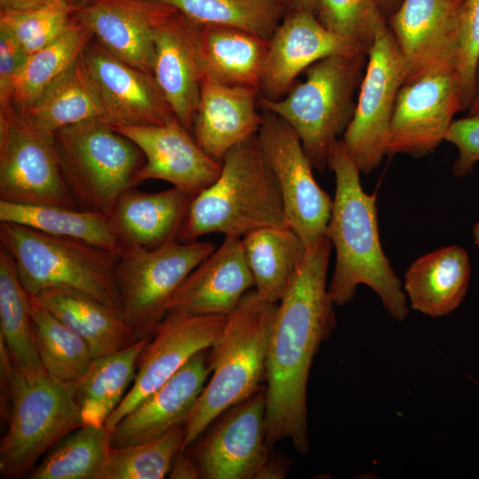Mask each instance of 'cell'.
Listing matches in <instances>:
<instances>
[{
	"mask_svg": "<svg viewBox=\"0 0 479 479\" xmlns=\"http://www.w3.org/2000/svg\"><path fill=\"white\" fill-rule=\"evenodd\" d=\"M29 301L34 334L44 371L59 382L76 384L93 359L88 344L30 295Z\"/></svg>",
	"mask_w": 479,
	"mask_h": 479,
	"instance_id": "e575fe53",
	"label": "cell"
},
{
	"mask_svg": "<svg viewBox=\"0 0 479 479\" xmlns=\"http://www.w3.org/2000/svg\"><path fill=\"white\" fill-rule=\"evenodd\" d=\"M150 336L114 353L94 357L75 384V398L83 425H105L133 382L138 357Z\"/></svg>",
	"mask_w": 479,
	"mask_h": 479,
	"instance_id": "4dcf8cb0",
	"label": "cell"
},
{
	"mask_svg": "<svg viewBox=\"0 0 479 479\" xmlns=\"http://www.w3.org/2000/svg\"><path fill=\"white\" fill-rule=\"evenodd\" d=\"M0 245L13 257L28 294L36 295L51 287L68 288L121 312L115 282L121 255L8 222L0 223Z\"/></svg>",
	"mask_w": 479,
	"mask_h": 479,
	"instance_id": "8992f818",
	"label": "cell"
},
{
	"mask_svg": "<svg viewBox=\"0 0 479 479\" xmlns=\"http://www.w3.org/2000/svg\"><path fill=\"white\" fill-rule=\"evenodd\" d=\"M168 475L171 479L200 478L197 462L188 448L177 454Z\"/></svg>",
	"mask_w": 479,
	"mask_h": 479,
	"instance_id": "ee69618b",
	"label": "cell"
},
{
	"mask_svg": "<svg viewBox=\"0 0 479 479\" xmlns=\"http://www.w3.org/2000/svg\"><path fill=\"white\" fill-rule=\"evenodd\" d=\"M285 475L284 466L279 461L269 459V457L255 478H283Z\"/></svg>",
	"mask_w": 479,
	"mask_h": 479,
	"instance_id": "bcb514c9",
	"label": "cell"
},
{
	"mask_svg": "<svg viewBox=\"0 0 479 479\" xmlns=\"http://www.w3.org/2000/svg\"><path fill=\"white\" fill-rule=\"evenodd\" d=\"M277 308L278 303L263 300L254 288L228 315L208 352L212 375L184 425L182 450L189 448L222 413L262 388Z\"/></svg>",
	"mask_w": 479,
	"mask_h": 479,
	"instance_id": "277c9868",
	"label": "cell"
},
{
	"mask_svg": "<svg viewBox=\"0 0 479 479\" xmlns=\"http://www.w3.org/2000/svg\"><path fill=\"white\" fill-rule=\"evenodd\" d=\"M458 112L461 105L457 73L403 84L384 138V154L428 155L445 140Z\"/></svg>",
	"mask_w": 479,
	"mask_h": 479,
	"instance_id": "2e32d148",
	"label": "cell"
},
{
	"mask_svg": "<svg viewBox=\"0 0 479 479\" xmlns=\"http://www.w3.org/2000/svg\"><path fill=\"white\" fill-rule=\"evenodd\" d=\"M353 51L359 50L326 29L314 12L288 10L269 39L259 95L278 100L318 60Z\"/></svg>",
	"mask_w": 479,
	"mask_h": 479,
	"instance_id": "ffe728a7",
	"label": "cell"
},
{
	"mask_svg": "<svg viewBox=\"0 0 479 479\" xmlns=\"http://www.w3.org/2000/svg\"><path fill=\"white\" fill-rule=\"evenodd\" d=\"M445 141L458 149V157L452 166V174L464 177L473 174L479 161V116H467L453 120Z\"/></svg>",
	"mask_w": 479,
	"mask_h": 479,
	"instance_id": "b9f144b4",
	"label": "cell"
},
{
	"mask_svg": "<svg viewBox=\"0 0 479 479\" xmlns=\"http://www.w3.org/2000/svg\"><path fill=\"white\" fill-rule=\"evenodd\" d=\"M80 62L112 126L162 125L177 119L153 75L119 59L94 37Z\"/></svg>",
	"mask_w": 479,
	"mask_h": 479,
	"instance_id": "9a60e30c",
	"label": "cell"
},
{
	"mask_svg": "<svg viewBox=\"0 0 479 479\" xmlns=\"http://www.w3.org/2000/svg\"><path fill=\"white\" fill-rule=\"evenodd\" d=\"M462 0H403L387 19L405 83L457 73Z\"/></svg>",
	"mask_w": 479,
	"mask_h": 479,
	"instance_id": "4fadbf2b",
	"label": "cell"
},
{
	"mask_svg": "<svg viewBox=\"0 0 479 479\" xmlns=\"http://www.w3.org/2000/svg\"><path fill=\"white\" fill-rule=\"evenodd\" d=\"M210 241H169L157 248L131 246L121 255L115 282L122 316L137 340L152 335L187 276L215 250Z\"/></svg>",
	"mask_w": 479,
	"mask_h": 479,
	"instance_id": "9c48e42d",
	"label": "cell"
},
{
	"mask_svg": "<svg viewBox=\"0 0 479 479\" xmlns=\"http://www.w3.org/2000/svg\"><path fill=\"white\" fill-rule=\"evenodd\" d=\"M473 237H474V242L479 248V220L475 223V224L473 227Z\"/></svg>",
	"mask_w": 479,
	"mask_h": 479,
	"instance_id": "f907efd6",
	"label": "cell"
},
{
	"mask_svg": "<svg viewBox=\"0 0 479 479\" xmlns=\"http://www.w3.org/2000/svg\"><path fill=\"white\" fill-rule=\"evenodd\" d=\"M51 139L62 177L78 208L110 216L145 164L141 149L103 118L61 128Z\"/></svg>",
	"mask_w": 479,
	"mask_h": 479,
	"instance_id": "52a82bcc",
	"label": "cell"
},
{
	"mask_svg": "<svg viewBox=\"0 0 479 479\" xmlns=\"http://www.w3.org/2000/svg\"><path fill=\"white\" fill-rule=\"evenodd\" d=\"M387 20L401 4L403 0H374Z\"/></svg>",
	"mask_w": 479,
	"mask_h": 479,
	"instance_id": "c3c4849f",
	"label": "cell"
},
{
	"mask_svg": "<svg viewBox=\"0 0 479 479\" xmlns=\"http://www.w3.org/2000/svg\"><path fill=\"white\" fill-rule=\"evenodd\" d=\"M269 40L247 30L199 23L201 81L260 88Z\"/></svg>",
	"mask_w": 479,
	"mask_h": 479,
	"instance_id": "484cf974",
	"label": "cell"
},
{
	"mask_svg": "<svg viewBox=\"0 0 479 479\" xmlns=\"http://www.w3.org/2000/svg\"><path fill=\"white\" fill-rule=\"evenodd\" d=\"M241 242L257 294L279 303L305 259V243L289 226L258 229Z\"/></svg>",
	"mask_w": 479,
	"mask_h": 479,
	"instance_id": "f1b7e54d",
	"label": "cell"
},
{
	"mask_svg": "<svg viewBox=\"0 0 479 479\" xmlns=\"http://www.w3.org/2000/svg\"><path fill=\"white\" fill-rule=\"evenodd\" d=\"M184 439L182 425L150 441L111 447L96 479H162L182 450Z\"/></svg>",
	"mask_w": 479,
	"mask_h": 479,
	"instance_id": "74e56055",
	"label": "cell"
},
{
	"mask_svg": "<svg viewBox=\"0 0 479 479\" xmlns=\"http://www.w3.org/2000/svg\"><path fill=\"white\" fill-rule=\"evenodd\" d=\"M111 449L105 425H82L62 438L35 466L28 479H96Z\"/></svg>",
	"mask_w": 479,
	"mask_h": 479,
	"instance_id": "d590c367",
	"label": "cell"
},
{
	"mask_svg": "<svg viewBox=\"0 0 479 479\" xmlns=\"http://www.w3.org/2000/svg\"><path fill=\"white\" fill-rule=\"evenodd\" d=\"M316 16L326 29L367 54L388 26L374 0H317Z\"/></svg>",
	"mask_w": 479,
	"mask_h": 479,
	"instance_id": "ab89813d",
	"label": "cell"
},
{
	"mask_svg": "<svg viewBox=\"0 0 479 479\" xmlns=\"http://www.w3.org/2000/svg\"><path fill=\"white\" fill-rule=\"evenodd\" d=\"M59 0H0V10H27L38 8Z\"/></svg>",
	"mask_w": 479,
	"mask_h": 479,
	"instance_id": "f6af8a7d",
	"label": "cell"
},
{
	"mask_svg": "<svg viewBox=\"0 0 479 479\" xmlns=\"http://www.w3.org/2000/svg\"><path fill=\"white\" fill-rule=\"evenodd\" d=\"M367 53L361 51L323 58L305 69V80L296 82L278 100L258 96V106L288 123L300 137L313 169H329L333 151L346 130L356 107L355 93L361 84Z\"/></svg>",
	"mask_w": 479,
	"mask_h": 479,
	"instance_id": "5b68a950",
	"label": "cell"
},
{
	"mask_svg": "<svg viewBox=\"0 0 479 479\" xmlns=\"http://www.w3.org/2000/svg\"><path fill=\"white\" fill-rule=\"evenodd\" d=\"M479 64V0H462L457 75L461 112L467 111L475 92Z\"/></svg>",
	"mask_w": 479,
	"mask_h": 479,
	"instance_id": "60d3db41",
	"label": "cell"
},
{
	"mask_svg": "<svg viewBox=\"0 0 479 479\" xmlns=\"http://www.w3.org/2000/svg\"><path fill=\"white\" fill-rule=\"evenodd\" d=\"M176 12L158 0H80L75 15L114 56L153 75L156 29Z\"/></svg>",
	"mask_w": 479,
	"mask_h": 479,
	"instance_id": "ac0fdd59",
	"label": "cell"
},
{
	"mask_svg": "<svg viewBox=\"0 0 479 479\" xmlns=\"http://www.w3.org/2000/svg\"><path fill=\"white\" fill-rule=\"evenodd\" d=\"M92 33L75 17L71 27L47 46L30 54L15 77L11 103L16 111L29 106L82 55Z\"/></svg>",
	"mask_w": 479,
	"mask_h": 479,
	"instance_id": "836d02e7",
	"label": "cell"
},
{
	"mask_svg": "<svg viewBox=\"0 0 479 479\" xmlns=\"http://www.w3.org/2000/svg\"><path fill=\"white\" fill-rule=\"evenodd\" d=\"M404 82L403 59L386 26L368 51L354 114L342 138L348 154L365 175L377 169L385 156L383 142Z\"/></svg>",
	"mask_w": 479,
	"mask_h": 479,
	"instance_id": "7c38bea8",
	"label": "cell"
},
{
	"mask_svg": "<svg viewBox=\"0 0 479 479\" xmlns=\"http://www.w3.org/2000/svg\"><path fill=\"white\" fill-rule=\"evenodd\" d=\"M257 133L225 153L216 180L192 199L178 241L214 232L242 238L258 229L288 226L280 189Z\"/></svg>",
	"mask_w": 479,
	"mask_h": 479,
	"instance_id": "3957f363",
	"label": "cell"
},
{
	"mask_svg": "<svg viewBox=\"0 0 479 479\" xmlns=\"http://www.w3.org/2000/svg\"><path fill=\"white\" fill-rule=\"evenodd\" d=\"M199 23L176 12L156 29L153 75L179 122L192 133L201 74Z\"/></svg>",
	"mask_w": 479,
	"mask_h": 479,
	"instance_id": "603a6c76",
	"label": "cell"
},
{
	"mask_svg": "<svg viewBox=\"0 0 479 479\" xmlns=\"http://www.w3.org/2000/svg\"><path fill=\"white\" fill-rule=\"evenodd\" d=\"M252 287L255 281L241 238L227 235L221 246L187 276L169 301L167 312L228 316Z\"/></svg>",
	"mask_w": 479,
	"mask_h": 479,
	"instance_id": "44dd1931",
	"label": "cell"
},
{
	"mask_svg": "<svg viewBox=\"0 0 479 479\" xmlns=\"http://www.w3.org/2000/svg\"><path fill=\"white\" fill-rule=\"evenodd\" d=\"M262 113L257 134L280 189L287 224L310 247L326 236L333 199L315 180L294 129L277 114Z\"/></svg>",
	"mask_w": 479,
	"mask_h": 479,
	"instance_id": "8fae6325",
	"label": "cell"
},
{
	"mask_svg": "<svg viewBox=\"0 0 479 479\" xmlns=\"http://www.w3.org/2000/svg\"><path fill=\"white\" fill-rule=\"evenodd\" d=\"M29 56L18 40L0 27V109L12 106V82Z\"/></svg>",
	"mask_w": 479,
	"mask_h": 479,
	"instance_id": "7bdbcfd3",
	"label": "cell"
},
{
	"mask_svg": "<svg viewBox=\"0 0 479 479\" xmlns=\"http://www.w3.org/2000/svg\"><path fill=\"white\" fill-rule=\"evenodd\" d=\"M0 200L79 208L62 177L51 136L28 126L12 106L0 109Z\"/></svg>",
	"mask_w": 479,
	"mask_h": 479,
	"instance_id": "30bf717a",
	"label": "cell"
},
{
	"mask_svg": "<svg viewBox=\"0 0 479 479\" xmlns=\"http://www.w3.org/2000/svg\"><path fill=\"white\" fill-rule=\"evenodd\" d=\"M80 0H59L27 10H0V27L6 28L29 53L47 46L75 20Z\"/></svg>",
	"mask_w": 479,
	"mask_h": 479,
	"instance_id": "f35d334b",
	"label": "cell"
},
{
	"mask_svg": "<svg viewBox=\"0 0 479 479\" xmlns=\"http://www.w3.org/2000/svg\"><path fill=\"white\" fill-rule=\"evenodd\" d=\"M30 297L82 337L93 358L114 353L137 341L120 311L88 294L51 287Z\"/></svg>",
	"mask_w": 479,
	"mask_h": 479,
	"instance_id": "83f0119b",
	"label": "cell"
},
{
	"mask_svg": "<svg viewBox=\"0 0 479 479\" xmlns=\"http://www.w3.org/2000/svg\"><path fill=\"white\" fill-rule=\"evenodd\" d=\"M467 115L469 116H479V64L476 73V81L474 97L471 102L469 108L467 109Z\"/></svg>",
	"mask_w": 479,
	"mask_h": 479,
	"instance_id": "681fc988",
	"label": "cell"
},
{
	"mask_svg": "<svg viewBox=\"0 0 479 479\" xmlns=\"http://www.w3.org/2000/svg\"><path fill=\"white\" fill-rule=\"evenodd\" d=\"M210 373L207 349L194 355L116 424L111 431V447L150 441L185 425Z\"/></svg>",
	"mask_w": 479,
	"mask_h": 479,
	"instance_id": "7402d4cb",
	"label": "cell"
},
{
	"mask_svg": "<svg viewBox=\"0 0 479 479\" xmlns=\"http://www.w3.org/2000/svg\"><path fill=\"white\" fill-rule=\"evenodd\" d=\"M288 10L317 12V0H279Z\"/></svg>",
	"mask_w": 479,
	"mask_h": 479,
	"instance_id": "7dc6e473",
	"label": "cell"
},
{
	"mask_svg": "<svg viewBox=\"0 0 479 479\" xmlns=\"http://www.w3.org/2000/svg\"><path fill=\"white\" fill-rule=\"evenodd\" d=\"M6 414L9 425L0 443L5 479L27 477L43 454L83 425L75 384L59 382L46 372L28 377L14 370Z\"/></svg>",
	"mask_w": 479,
	"mask_h": 479,
	"instance_id": "ba28073f",
	"label": "cell"
},
{
	"mask_svg": "<svg viewBox=\"0 0 479 479\" xmlns=\"http://www.w3.org/2000/svg\"><path fill=\"white\" fill-rule=\"evenodd\" d=\"M205 25L240 27L270 39L287 12L279 0H158Z\"/></svg>",
	"mask_w": 479,
	"mask_h": 479,
	"instance_id": "8d00e7d4",
	"label": "cell"
},
{
	"mask_svg": "<svg viewBox=\"0 0 479 479\" xmlns=\"http://www.w3.org/2000/svg\"><path fill=\"white\" fill-rule=\"evenodd\" d=\"M113 127L144 153L145 161L135 177L134 187L160 179L198 193L220 175L222 162L208 155L177 119L162 125Z\"/></svg>",
	"mask_w": 479,
	"mask_h": 479,
	"instance_id": "d6986e66",
	"label": "cell"
},
{
	"mask_svg": "<svg viewBox=\"0 0 479 479\" xmlns=\"http://www.w3.org/2000/svg\"><path fill=\"white\" fill-rule=\"evenodd\" d=\"M0 339L15 369L24 376L45 373L38 353L29 295L19 278L12 255L0 245Z\"/></svg>",
	"mask_w": 479,
	"mask_h": 479,
	"instance_id": "d6a6232c",
	"label": "cell"
},
{
	"mask_svg": "<svg viewBox=\"0 0 479 479\" xmlns=\"http://www.w3.org/2000/svg\"><path fill=\"white\" fill-rule=\"evenodd\" d=\"M0 222L83 240L118 255L131 247L117 233L110 216L81 208L25 205L0 200Z\"/></svg>",
	"mask_w": 479,
	"mask_h": 479,
	"instance_id": "f546056e",
	"label": "cell"
},
{
	"mask_svg": "<svg viewBox=\"0 0 479 479\" xmlns=\"http://www.w3.org/2000/svg\"><path fill=\"white\" fill-rule=\"evenodd\" d=\"M332 244L326 235L307 247L305 259L278 303L265 365V441L288 438L309 452L307 384L313 357L335 327L326 287Z\"/></svg>",
	"mask_w": 479,
	"mask_h": 479,
	"instance_id": "6da1fadb",
	"label": "cell"
},
{
	"mask_svg": "<svg viewBox=\"0 0 479 479\" xmlns=\"http://www.w3.org/2000/svg\"><path fill=\"white\" fill-rule=\"evenodd\" d=\"M329 169L335 177V193L326 235L335 249V264L327 287L334 305L342 306L356 295L361 284L380 297L391 318L404 321L407 297L379 236L376 194L366 193L360 170L340 139L331 155Z\"/></svg>",
	"mask_w": 479,
	"mask_h": 479,
	"instance_id": "7a4b0ae2",
	"label": "cell"
},
{
	"mask_svg": "<svg viewBox=\"0 0 479 479\" xmlns=\"http://www.w3.org/2000/svg\"><path fill=\"white\" fill-rule=\"evenodd\" d=\"M259 90L201 81L192 134L200 147L222 162L225 153L256 134L263 122Z\"/></svg>",
	"mask_w": 479,
	"mask_h": 479,
	"instance_id": "cb8c5ba5",
	"label": "cell"
},
{
	"mask_svg": "<svg viewBox=\"0 0 479 479\" xmlns=\"http://www.w3.org/2000/svg\"><path fill=\"white\" fill-rule=\"evenodd\" d=\"M218 418L193 451L200 478H255L268 459L265 388Z\"/></svg>",
	"mask_w": 479,
	"mask_h": 479,
	"instance_id": "e0dca14e",
	"label": "cell"
},
{
	"mask_svg": "<svg viewBox=\"0 0 479 479\" xmlns=\"http://www.w3.org/2000/svg\"><path fill=\"white\" fill-rule=\"evenodd\" d=\"M196 194L177 186L156 192L130 188L121 196L110 220L129 246L154 249L177 240Z\"/></svg>",
	"mask_w": 479,
	"mask_h": 479,
	"instance_id": "d4e9b609",
	"label": "cell"
},
{
	"mask_svg": "<svg viewBox=\"0 0 479 479\" xmlns=\"http://www.w3.org/2000/svg\"><path fill=\"white\" fill-rule=\"evenodd\" d=\"M17 112L28 126L47 136L81 122L104 119L98 98L80 58L29 106Z\"/></svg>",
	"mask_w": 479,
	"mask_h": 479,
	"instance_id": "1f68e13d",
	"label": "cell"
},
{
	"mask_svg": "<svg viewBox=\"0 0 479 479\" xmlns=\"http://www.w3.org/2000/svg\"><path fill=\"white\" fill-rule=\"evenodd\" d=\"M227 317L167 312L138 357L132 385L105 426L112 431L123 417L167 382L194 355L208 349L224 329Z\"/></svg>",
	"mask_w": 479,
	"mask_h": 479,
	"instance_id": "5bb4252c",
	"label": "cell"
},
{
	"mask_svg": "<svg viewBox=\"0 0 479 479\" xmlns=\"http://www.w3.org/2000/svg\"><path fill=\"white\" fill-rule=\"evenodd\" d=\"M467 252L458 245L440 247L414 260L403 289L412 310L430 318L449 315L462 302L470 280Z\"/></svg>",
	"mask_w": 479,
	"mask_h": 479,
	"instance_id": "4316f807",
	"label": "cell"
}]
</instances>
